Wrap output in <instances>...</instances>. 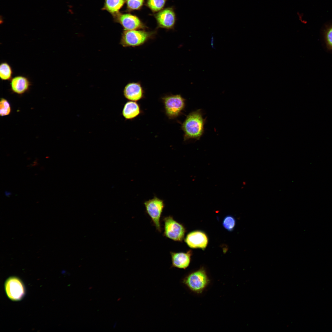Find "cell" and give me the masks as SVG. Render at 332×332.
<instances>
[{
    "instance_id": "6da1fadb",
    "label": "cell",
    "mask_w": 332,
    "mask_h": 332,
    "mask_svg": "<svg viewBox=\"0 0 332 332\" xmlns=\"http://www.w3.org/2000/svg\"><path fill=\"white\" fill-rule=\"evenodd\" d=\"M204 119L200 110L189 113L182 125L184 140H199L204 133Z\"/></svg>"
},
{
    "instance_id": "7a4b0ae2",
    "label": "cell",
    "mask_w": 332,
    "mask_h": 332,
    "mask_svg": "<svg viewBox=\"0 0 332 332\" xmlns=\"http://www.w3.org/2000/svg\"><path fill=\"white\" fill-rule=\"evenodd\" d=\"M155 33L139 30H124L121 34L120 44L124 47L141 46L152 39Z\"/></svg>"
},
{
    "instance_id": "3957f363",
    "label": "cell",
    "mask_w": 332,
    "mask_h": 332,
    "mask_svg": "<svg viewBox=\"0 0 332 332\" xmlns=\"http://www.w3.org/2000/svg\"><path fill=\"white\" fill-rule=\"evenodd\" d=\"M209 282L206 272L202 269L188 274L182 281L188 289L197 293H201Z\"/></svg>"
},
{
    "instance_id": "277c9868",
    "label": "cell",
    "mask_w": 332,
    "mask_h": 332,
    "mask_svg": "<svg viewBox=\"0 0 332 332\" xmlns=\"http://www.w3.org/2000/svg\"><path fill=\"white\" fill-rule=\"evenodd\" d=\"M144 204L153 225L157 231L161 232L162 229L160 219L165 206L164 200L154 196L152 199L145 201Z\"/></svg>"
},
{
    "instance_id": "5b68a950",
    "label": "cell",
    "mask_w": 332,
    "mask_h": 332,
    "mask_svg": "<svg viewBox=\"0 0 332 332\" xmlns=\"http://www.w3.org/2000/svg\"><path fill=\"white\" fill-rule=\"evenodd\" d=\"M163 221L164 225V236L174 241H182L186 232L184 226L171 215L164 217Z\"/></svg>"
},
{
    "instance_id": "8992f818",
    "label": "cell",
    "mask_w": 332,
    "mask_h": 332,
    "mask_svg": "<svg viewBox=\"0 0 332 332\" xmlns=\"http://www.w3.org/2000/svg\"><path fill=\"white\" fill-rule=\"evenodd\" d=\"M162 99L165 114L170 119L177 117L184 109L185 100L180 94L167 95Z\"/></svg>"
},
{
    "instance_id": "52a82bcc",
    "label": "cell",
    "mask_w": 332,
    "mask_h": 332,
    "mask_svg": "<svg viewBox=\"0 0 332 332\" xmlns=\"http://www.w3.org/2000/svg\"><path fill=\"white\" fill-rule=\"evenodd\" d=\"M5 288L7 296L12 300H20L25 294L24 287L22 282L16 277H11L6 280Z\"/></svg>"
},
{
    "instance_id": "ba28073f",
    "label": "cell",
    "mask_w": 332,
    "mask_h": 332,
    "mask_svg": "<svg viewBox=\"0 0 332 332\" xmlns=\"http://www.w3.org/2000/svg\"><path fill=\"white\" fill-rule=\"evenodd\" d=\"M114 18L115 22L119 23L124 30H140L146 28L137 17L130 14L119 13Z\"/></svg>"
},
{
    "instance_id": "9c48e42d",
    "label": "cell",
    "mask_w": 332,
    "mask_h": 332,
    "mask_svg": "<svg viewBox=\"0 0 332 332\" xmlns=\"http://www.w3.org/2000/svg\"><path fill=\"white\" fill-rule=\"evenodd\" d=\"M184 241L190 248L204 250L208 245V239L204 232L196 230L189 233L187 235Z\"/></svg>"
},
{
    "instance_id": "30bf717a",
    "label": "cell",
    "mask_w": 332,
    "mask_h": 332,
    "mask_svg": "<svg viewBox=\"0 0 332 332\" xmlns=\"http://www.w3.org/2000/svg\"><path fill=\"white\" fill-rule=\"evenodd\" d=\"M155 18L159 27L170 29L174 27L176 15L171 8H167L161 10L155 15Z\"/></svg>"
},
{
    "instance_id": "8fae6325",
    "label": "cell",
    "mask_w": 332,
    "mask_h": 332,
    "mask_svg": "<svg viewBox=\"0 0 332 332\" xmlns=\"http://www.w3.org/2000/svg\"><path fill=\"white\" fill-rule=\"evenodd\" d=\"M125 97L130 101H136L144 96V91L141 84L139 82H131L128 83L123 90Z\"/></svg>"
},
{
    "instance_id": "7c38bea8",
    "label": "cell",
    "mask_w": 332,
    "mask_h": 332,
    "mask_svg": "<svg viewBox=\"0 0 332 332\" xmlns=\"http://www.w3.org/2000/svg\"><path fill=\"white\" fill-rule=\"evenodd\" d=\"M170 253L172 268L185 269L188 267L192 255L191 251L186 252H170Z\"/></svg>"
},
{
    "instance_id": "4fadbf2b",
    "label": "cell",
    "mask_w": 332,
    "mask_h": 332,
    "mask_svg": "<svg viewBox=\"0 0 332 332\" xmlns=\"http://www.w3.org/2000/svg\"><path fill=\"white\" fill-rule=\"evenodd\" d=\"M31 82L29 78L22 75L16 76L10 80V85L12 91L16 93L23 94L29 89Z\"/></svg>"
},
{
    "instance_id": "5bb4252c",
    "label": "cell",
    "mask_w": 332,
    "mask_h": 332,
    "mask_svg": "<svg viewBox=\"0 0 332 332\" xmlns=\"http://www.w3.org/2000/svg\"><path fill=\"white\" fill-rule=\"evenodd\" d=\"M140 106L137 102L129 101L124 105L122 114L126 119L131 120L137 117L140 114Z\"/></svg>"
},
{
    "instance_id": "9a60e30c",
    "label": "cell",
    "mask_w": 332,
    "mask_h": 332,
    "mask_svg": "<svg viewBox=\"0 0 332 332\" xmlns=\"http://www.w3.org/2000/svg\"><path fill=\"white\" fill-rule=\"evenodd\" d=\"M126 0H105L102 10H106L111 14L114 18L119 13Z\"/></svg>"
},
{
    "instance_id": "2e32d148",
    "label": "cell",
    "mask_w": 332,
    "mask_h": 332,
    "mask_svg": "<svg viewBox=\"0 0 332 332\" xmlns=\"http://www.w3.org/2000/svg\"><path fill=\"white\" fill-rule=\"evenodd\" d=\"M13 74L11 66L6 62H2L0 65V77L2 81L10 80Z\"/></svg>"
},
{
    "instance_id": "e0dca14e",
    "label": "cell",
    "mask_w": 332,
    "mask_h": 332,
    "mask_svg": "<svg viewBox=\"0 0 332 332\" xmlns=\"http://www.w3.org/2000/svg\"><path fill=\"white\" fill-rule=\"evenodd\" d=\"M166 0H148L147 6L153 12L161 10L164 7Z\"/></svg>"
},
{
    "instance_id": "ac0fdd59",
    "label": "cell",
    "mask_w": 332,
    "mask_h": 332,
    "mask_svg": "<svg viewBox=\"0 0 332 332\" xmlns=\"http://www.w3.org/2000/svg\"><path fill=\"white\" fill-rule=\"evenodd\" d=\"M236 221L234 218L231 215H227L224 219L223 225L224 228L228 231H232L235 225Z\"/></svg>"
},
{
    "instance_id": "d6986e66",
    "label": "cell",
    "mask_w": 332,
    "mask_h": 332,
    "mask_svg": "<svg viewBox=\"0 0 332 332\" xmlns=\"http://www.w3.org/2000/svg\"><path fill=\"white\" fill-rule=\"evenodd\" d=\"M325 42L327 48L332 50V25L325 29L324 33Z\"/></svg>"
},
{
    "instance_id": "ffe728a7",
    "label": "cell",
    "mask_w": 332,
    "mask_h": 332,
    "mask_svg": "<svg viewBox=\"0 0 332 332\" xmlns=\"http://www.w3.org/2000/svg\"><path fill=\"white\" fill-rule=\"evenodd\" d=\"M11 110V107L9 102L4 98H1L0 102V116H4L9 115Z\"/></svg>"
},
{
    "instance_id": "44dd1931",
    "label": "cell",
    "mask_w": 332,
    "mask_h": 332,
    "mask_svg": "<svg viewBox=\"0 0 332 332\" xmlns=\"http://www.w3.org/2000/svg\"><path fill=\"white\" fill-rule=\"evenodd\" d=\"M127 6L129 10L140 9L143 6L144 0H126Z\"/></svg>"
},
{
    "instance_id": "7402d4cb",
    "label": "cell",
    "mask_w": 332,
    "mask_h": 332,
    "mask_svg": "<svg viewBox=\"0 0 332 332\" xmlns=\"http://www.w3.org/2000/svg\"><path fill=\"white\" fill-rule=\"evenodd\" d=\"M5 195L7 197H10L11 194V193L8 191H5Z\"/></svg>"
},
{
    "instance_id": "603a6c76",
    "label": "cell",
    "mask_w": 332,
    "mask_h": 332,
    "mask_svg": "<svg viewBox=\"0 0 332 332\" xmlns=\"http://www.w3.org/2000/svg\"><path fill=\"white\" fill-rule=\"evenodd\" d=\"M116 322L115 323V324H114V325L113 326V328H115V326H116Z\"/></svg>"
}]
</instances>
